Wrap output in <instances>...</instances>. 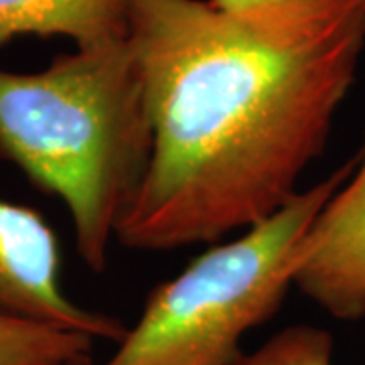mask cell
<instances>
[{
  "label": "cell",
  "mask_w": 365,
  "mask_h": 365,
  "mask_svg": "<svg viewBox=\"0 0 365 365\" xmlns=\"http://www.w3.org/2000/svg\"><path fill=\"white\" fill-rule=\"evenodd\" d=\"M128 39L153 155L116 240L167 252L248 230L299 193L355 81L365 21L284 43L211 2L136 0Z\"/></svg>",
  "instance_id": "obj_1"
},
{
  "label": "cell",
  "mask_w": 365,
  "mask_h": 365,
  "mask_svg": "<svg viewBox=\"0 0 365 365\" xmlns=\"http://www.w3.org/2000/svg\"><path fill=\"white\" fill-rule=\"evenodd\" d=\"M153 122L130 39L78 47L35 73L0 67V157L59 197L76 248L104 272L143 187Z\"/></svg>",
  "instance_id": "obj_2"
},
{
  "label": "cell",
  "mask_w": 365,
  "mask_h": 365,
  "mask_svg": "<svg viewBox=\"0 0 365 365\" xmlns=\"http://www.w3.org/2000/svg\"><path fill=\"white\" fill-rule=\"evenodd\" d=\"M292 287L335 319L365 317V148L300 237Z\"/></svg>",
  "instance_id": "obj_5"
},
{
  "label": "cell",
  "mask_w": 365,
  "mask_h": 365,
  "mask_svg": "<svg viewBox=\"0 0 365 365\" xmlns=\"http://www.w3.org/2000/svg\"><path fill=\"white\" fill-rule=\"evenodd\" d=\"M0 313L120 341L126 327L67 299L59 282V248L35 209L0 199Z\"/></svg>",
  "instance_id": "obj_4"
},
{
  "label": "cell",
  "mask_w": 365,
  "mask_h": 365,
  "mask_svg": "<svg viewBox=\"0 0 365 365\" xmlns=\"http://www.w3.org/2000/svg\"><path fill=\"white\" fill-rule=\"evenodd\" d=\"M220 13L284 43H304L365 21V0H209Z\"/></svg>",
  "instance_id": "obj_7"
},
{
  "label": "cell",
  "mask_w": 365,
  "mask_h": 365,
  "mask_svg": "<svg viewBox=\"0 0 365 365\" xmlns=\"http://www.w3.org/2000/svg\"><path fill=\"white\" fill-rule=\"evenodd\" d=\"M355 160L155 288L136 325L102 365H234L244 335L280 309L292 287L300 237L347 181Z\"/></svg>",
  "instance_id": "obj_3"
},
{
  "label": "cell",
  "mask_w": 365,
  "mask_h": 365,
  "mask_svg": "<svg viewBox=\"0 0 365 365\" xmlns=\"http://www.w3.org/2000/svg\"><path fill=\"white\" fill-rule=\"evenodd\" d=\"M93 337L0 313V365H91Z\"/></svg>",
  "instance_id": "obj_8"
},
{
  "label": "cell",
  "mask_w": 365,
  "mask_h": 365,
  "mask_svg": "<svg viewBox=\"0 0 365 365\" xmlns=\"http://www.w3.org/2000/svg\"><path fill=\"white\" fill-rule=\"evenodd\" d=\"M136 0H0V45L25 37H67L76 47L128 39Z\"/></svg>",
  "instance_id": "obj_6"
},
{
  "label": "cell",
  "mask_w": 365,
  "mask_h": 365,
  "mask_svg": "<svg viewBox=\"0 0 365 365\" xmlns=\"http://www.w3.org/2000/svg\"><path fill=\"white\" fill-rule=\"evenodd\" d=\"M234 365H333V337L319 327H288Z\"/></svg>",
  "instance_id": "obj_9"
}]
</instances>
